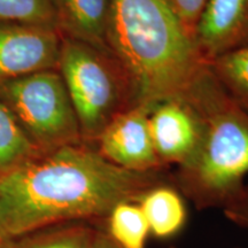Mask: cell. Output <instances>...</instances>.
I'll list each match as a JSON object with an SVG mask.
<instances>
[{
	"instance_id": "cell-1",
	"label": "cell",
	"mask_w": 248,
	"mask_h": 248,
	"mask_svg": "<svg viewBox=\"0 0 248 248\" xmlns=\"http://www.w3.org/2000/svg\"><path fill=\"white\" fill-rule=\"evenodd\" d=\"M159 184L161 170L121 168L85 141L42 152L0 178V237L62 223L106 221L117 203L138 202Z\"/></svg>"
},
{
	"instance_id": "cell-2",
	"label": "cell",
	"mask_w": 248,
	"mask_h": 248,
	"mask_svg": "<svg viewBox=\"0 0 248 248\" xmlns=\"http://www.w3.org/2000/svg\"><path fill=\"white\" fill-rule=\"evenodd\" d=\"M107 46L136 106L183 98L208 64L166 0H111Z\"/></svg>"
},
{
	"instance_id": "cell-3",
	"label": "cell",
	"mask_w": 248,
	"mask_h": 248,
	"mask_svg": "<svg viewBox=\"0 0 248 248\" xmlns=\"http://www.w3.org/2000/svg\"><path fill=\"white\" fill-rule=\"evenodd\" d=\"M202 121L193 156L179 167L178 184L198 206H226L248 173V113L231 99L207 66L183 97Z\"/></svg>"
},
{
	"instance_id": "cell-4",
	"label": "cell",
	"mask_w": 248,
	"mask_h": 248,
	"mask_svg": "<svg viewBox=\"0 0 248 248\" xmlns=\"http://www.w3.org/2000/svg\"><path fill=\"white\" fill-rule=\"evenodd\" d=\"M58 71L75 109L83 141L93 145L111 121L135 107L128 76L109 52L62 37Z\"/></svg>"
},
{
	"instance_id": "cell-5",
	"label": "cell",
	"mask_w": 248,
	"mask_h": 248,
	"mask_svg": "<svg viewBox=\"0 0 248 248\" xmlns=\"http://www.w3.org/2000/svg\"><path fill=\"white\" fill-rule=\"evenodd\" d=\"M0 101L40 152L83 141L75 109L58 70L4 83L0 85Z\"/></svg>"
},
{
	"instance_id": "cell-6",
	"label": "cell",
	"mask_w": 248,
	"mask_h": 248,
	"mask_svg": "<svg viewBox=\"0 0 248 248\" xmlns=\"http://www.w3.org/2000/svg\"><path fill=\"white\" fill-rule=\"evenodd\" d=\"M61 42L53 28L0 21V85L33 73L58 70Z\"/></svg>"
},
{
	"instance_id": "cell-7",
	"label": "cell",
	"mask_w": 248,
	"mask_h": 248,
	"mask_svg": "<svg viewBox=\"0 0 248 248\" xmlns=\"http://www.w3.org/2000/svg\"><path fill=\"white\" fill-rule=\"evenodd\" d=\"M153 108L136 106L123 111L108 124L94 141L105 159L133 171H157L163 168L154 150L150 131Z\"/></svg>"
},
{
	"instance_id": "cell-8",
	"label": "cell",
	"mask_w": 248,
	"mask_h": 248,
	"mask_svg": "<svg viewBox=\"0 0 248 248\" xmlns=\"http://www.w3.org/2000/svg\"><path fill=\"white\" fill-rule=\"evenodd\" d=\"M148 121L154 150L164 166L177 163L181 167L193 156L202 136V121L186 99L159 102Z\"/></svg>"
},
{
	"instance_id": "cell-9",
	"label": "cell",
	"mask_w": 248,
	"mask_h": 248,
	"mask_svg": "<svg viewBox=\"0 0 248 248\" xmlns=\"http://www.w3.org/2000/svg\"><path fill=\"white\" fill-rule=\"evenodd\" d=\"M193 42L207 64L248 45V0H208L195 23Z\"/></svg>"
},
{
	"instance_id": "cell-10",
	"label": "cell",
	"mask_w": 248,
	"mask_h": 248,
	"mask_svg": "<svg viewBox=\"0 0 248 248\" xmlns=\"http://www.w3.org/2000/svg\"><path fill=\"white\" fill-rule=\"evenodd\" d=\"M57 29L62 37L109 52L107 28L111 0H52ZM110 53V52H109Z\"/></svg>"
},
{
	"instance_id": "cell-11",
	"label": "cell",
	"mask_w": 248,
	"mask_h": 248,
	"mask_svg": "<svg viewBox=\"0 0 248 248\" xmlns=\"http://www.w3.org/2000/svg\"><path fill=\"white\" fill-rule=\"evenodd\" d=\"M148 223L150 232L157 238H168L181 230L186 219V209L181 194L171 186L155 185L138 200Z\"/></svg>"
},
{
	"instance_id": "cell-12",
	"label": "cell",
	"mask_w": 248,
	"mask_h": 248,
	"mask_svg": "<svg viewBox=\"0 0 248 248\" xmlns=\"http://www.w3.org/2000/svg\"><path fill=\"white\" fill-rule=\"evenodd\" d=\"M95 230L86 222H69L2 239L4 248H89Z\"/></svg>"
},
{
	"instance_id": "cell-13",
	"label": "cell",
	"mask_w": 248,
	"mask_h": 248,
	"mask_svg": "<svg viewBox=\"0 0 248 248\" xmlns=\"http://www.w3.org/2000/svg\"><path fill=\"white\" fill-rule=\"evenodd\" d=\"M42 153L0 101V178Z\"/></svg>"
},
{
	"instance_id": "cell-14",
	"label": "cell",
	"mask_w": 248,
	"mask_h": 248,
	"mask_svg": "<svg viewBox=\"0 0 248 248\" xmlns=\"http://www.w3.org/2000/svg\"><path fill=\"white\" fill-rule=\"evenodd\" d=\"M208 67L232 100L248 113V45L219 55Z\"/></svg>"
},
{
	"instance_id": "cell-15",
	"label": "cell",
	"mask_w": 248,
	"mask_h": 248,
	"mask_svg": "<svg viewBox=\"0 0 248 248\" xmlns=\"http://www.w3.org/2000/svg\"><path fill=\"white\" fill-rule=\"evenodd\" d=\"M107 233L122 248H145L150 228L137 202L117 203L108 217Z\"/></svg>"
},
{
	"instance_id": "cell-16",
	"label": "cell",
	"mask_w": 248,
	"mask_h": 248,
	"mask_svg": "<svg viewBox=\"0 0 248 248\" xmlns=\"http://www.w3.org/2000/svg\"><path fill=\"white\" fill-rule=\"evenodd\" d=\"M0 21L57 29L52 0H0Z\"/></svg>"
},
{
	"instance_id": "cell-17",
	"label": "cell",
	"mask_w": 248,
	"mask_h": 248,
	"mask_svg": "<svg viewBox=\"0 0 248 248\" xmlns=\"http://www.w3.org/2000/svg\"><path fill=\"white\" fill-rule=\"evenodd\" d=\"M181 21L187 33L193 38V30L201 12L208 0H166Z\"/></svg>"
},
{
	"instance_id": "cell-18",
	"label": "cell",
	"mask_w": 248,
	"mask_h": 248,
	"mask_svg": "<svg viewBox=\"0 0 248 248\" xmlns=\"http://www.w3.org/2000/svg\"><path fill=\"white\" fill-rule=\"evenodd\" d=\"M225 210L232 221L248 230V186H244L240 193L226 204Z\"/></svg>"
},
{
	"instance_id": "cell-19",
	"label": "cell",
	"mask_w": 248,
	"mask_h": 248,
	"mask_svg": "<svg viewBox=\"0 0 248 248\" xmlns=\"http://www.w3.org/2000/svg\"><path fill=\"white\" fill-rule=\"evenodd\" d=\"M89 248H122L109 237L107 232L95 230Z\"/></svg>"
},
{
	"instance_id": "cell-20",
	"label": "cell",
	"mask_w": 248,
	"mask_h": 248,
	"mask_svg": "<svg viewBox=\"0 0 248 248\" xmlns=\"http://www.w3.org/2000/svg\"><path fill=\"white\" fill-rule=\"evenodd\" d=\"M0 248H4L2 247V238L1 237H0Z\"/></svg>"
}]
</instances>
